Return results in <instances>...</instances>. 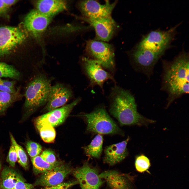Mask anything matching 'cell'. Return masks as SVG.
Segmentation results:
<instances>
[{"mask_svg":"<svg viewBox=\"0 0 189 189\" xmlns=\"http://www.w3.org/2000/svg\"><path fill=\"white\" fill-rule=\"evenodd\" d=\"M72 171L70 164L63 163L42 174L33 185L46 187L59 184Z\"/></svg>","mask_w":189,"mask_h":189,"instance_id":"8fae6325","label":"cell"},{"mask_svg":"<svg viewBox=\"0 0 189 189\" xmlns=\"http://www.w3.org/2000/svg\"><path fill=\"white\" fill-rule=\"evenodd\" d=\"M22 97L19 88L12 93L0 91V114L4 113L13 103L19 100Z\"/></svg>","mask_w":189,"mask_h":189,"instance_id":"44dd1931","label":"cell"},{"mask_svg":"<svg viewBox=\"0 0 189 189\" xmlns=\"http://www.w3.org/2000/svg\"><path fill=\"white\" fill-rule=\"evenodd\" d=\"M52 18L36 9L33 10L24 18L23 25L24 30L34 37H39L47 28Z\"/></svg>","mask_w":189,"mask_h":189,"instance_id":"30bf717a","label":"cell"},{"mask_svg":"<svg viewBox=\"0 0 189 189\" xmlns=\"http://www.w3.org/2000/svg\"><path fill=\"white\" fill-rule=\"evenodd\" d=\"M20 77L19 71L12 66L0 62V78L8 77L18 79Z\"/></svg>","mask_w":189,"mask_h":189,"instance_id":"d4e9b609","label":"cell"},{"mask_svg":"<svg viewBox=\"0 0 189 189\" xmlns=\"http://www.w3.org/2000/svg\"><path fill=\"white\" fill-rule=\"evenodd\" d=\"M85 19L94 28L98 40L107 41L111 38L116 24L111 16L95 18H85Z\"/></svg>","mask_w":189,"mask_h":189,"instance_id":"5bb4252c","label":"cell"},{"mask_svg":"<svg viewBox=\"0 0 189 189\" xmlns=\"http://www.w3.org/2000/svg\"><path fill=\"white\" fill-rule=\"evenodd\" d=\"M0 82L5 86L10 88L15 89L14 88L15 82L14 81L3 80L0 78Z\"/></svg>","mask_w":189,"mask_h":189,"instance_id":"4dcf8cb0","label":"cell"},{"mask_svg":"<svg viewBox=\"0 0 189 189\" xmlns=\"http://www.w3.org/2000/svg\"><path fill=\"white\" fill-rule=\"evenodd\" d=\"M25 147L28 153L31 158L39 155L42 151L41 145L33 141H28Z\"/></svg>","mask_w":189,"mask_h":189,"instance_id":"4316f807","label":"cell"},{"mask_svg":"<svg viewBox=\"0 0 189 189\" xmlns=\"http://www.w3.org/2000/svg\"><path fill=\"white\" fill-rule=\"evenodd\" d=\"M116 2L111 3L107 1L101 4L93 0L82 1L79 4L80 10L85 18H95L111 17Z\"/></svg>","mask_w":189,"mask_h":189,"instance_id":"7c38bea8","label":"cell"},{"mask_svg":"<svg viewBox=\"0 0 189 189\" xmlns=\"http://www.w3.org/2000/svg\"><path fill=\"white\" fill-rule=\"evenodd\" d=\"M11 144L13 145L16 152L18 162L25 170L29 168L28 159L27 154L23 148L16 142L13 135L10 134Z\"/></svg>","mask_w":189,"mask_h":189,"instance_id":"603a6c76","label":"cell"},{"mask_svg":"<svg viewBox=\"0 0 189 189\" xmlns=\"http://www.w3.org/2000/svg\"><path fill=\"white\" fill-rule=\"evenodd\" d=\"M179 25L178 24L166 30L158 29L150 32L143 36L136 46L163 55L170 47Z\"/></svg>","mask_w":189,"mask_h":189,"instance_id":"5b68a950","label":"cell"},{"mask_svg":"<svg viewBox=\"0 0 189 189\" xmlns=\"http://www.w3.org/2000/svg\"><path fill=\"white\" fill-rule=\"evenodd\" d=\"M84 69L91 82L102 88L103 85L109 80L114 81L111 75L103 68L97 61L86 57L83 59Z\"/></svg>","mask_w":189,"mask_h":189,"instance_id":"4fadbf2b","label":"cell"},{"mask_svg":"<svg viewBox=\"0 0 189 189\" xmlns=\"http://www.w3.org/2000/svg\"><path fill=\"white\" fill-rule=\"evenodd\" d=\"M40 156L44 160L50 164H54L57 161L54 153L49 150H44Z\"/></svg>","mask_w":189,"mask_h":189,"instance_id":"83f0119b","label":"cell"},{"mask_svg":"<svg viewBox=\"0 0 189 189\" xmlns=\"http://www.w3.org/2000/svg\"><path fill=\"white\" fill-rule=\"evenodd\" d=\"M31 160L33 173L36 175L43 174L64 163L62 161H58L50 164L44 160L39 155L31 158Z\"/></svg>","mask_w":189,"mask_h":189,"instance_id":"7402d4cb","label":"cell"},{"mask_svg":"<svg viewBox=\"0 0 189 189\" xmlns=\"http://www.w3.org/2000/svg\"><path fill=\"white\" fill-rule=\"evenodd\" d=\"M16 90L10 88L4 85L0 81V91L10 93L15 92Z\"/></svg>","mask_w":189,"mask_h":189,"instance_id":"d6a6232c","label":"cell"},{"mask_svg":"<svg viewBox=\"0 0 189 189\" xmlns=\"http://www.w3.org/2000/svg\"><path fill=\"white\" fill-rule=\"evenodd\" d=\"M189 55L182 51L174 60L163 63V88L168 94V106L174 100L189 92Z\"/></svg>","mask_w":189,"mask_h":189,"instance_id":"6da1fadb","label":"cell"},{"mask_svg":"<svg viewBox=\"0 0 189 189\" xmlns=\"http://www.w3.org/2000/svg\"><path fill=\"white\" fill-rule=\"evenodd\" d=\"M51 86L50 80L41 75L29 83L24 94V107L27 112H32L47 103Z\"/></svg>","mask_w":189,"mask_h":189,"instance_id":"277c9868","label":"cell"},{"mask_svg":"<svg viewBox=\"0 0 189 189\" xmlns=\"http://www.w3.org/2000/svg\"><path fill=\"white\" fill-rule=\"evenodd\" d=\"M129 138L121 142L106 146L104 150L103 162L110 166L114 165L122 161L127 156V148Z\"/></svg>","mask_w":189,"mask_h":189,"instance_id":"e0dca14e","label":"cell"},{"mask_svg":"<svg viewBox=\"0 0 189 189\" xmlns=\"http://www.w3.org/2000/svg\"><path fill=\"white\" fill-rule=\"evenodd\" d=\"M27 36V32L19 27H0V57L10 54L25 41Z\"/></svg>","mask_w":189,"mask_h":189,"instance_id":"8992f818","label":"cell"},{"mask_svg":"<svg viewBox=\"0 0 189 189\" xmlns=\"http://www.w3.org/2000/svg\"><path fill=\"white\" fill-rule=\"evenodd\" d=\"M72 96L71 91L62 84L51 86L45 109L50 111L63 106Z\"/></svg>","mask_w":189,"mask_h":189,"instance_id":"9a60e30c","label":"cell"},{"mask_svg":"<svg viewBox=\"0 0 189 189\" xmlns=\"http://www.w3.org/2000/svg\"><path fill=\"white\" fill-rule=\"evenodd\" d=\"M78 184L77 180H73L54 186L45 187L44 189H69L73 186Z\"/></svg>","mask_w":189,"mask_h":189,"instance_id":"f546056e","label":"cell"},{"mask_svg":"<svg viewBox=\"0 0 189 189\" xmlns=\"http://www.w3.org/2000/svg\"><path fill=\"white\" fill-rule=\"evenodd\" d=\"M81 189H99L104 182L97 168L87 161L72 171Z\"/></svg>","mask_w":189,"mask_h":189,"instance_id":"ba28073f","label":"cell"},{"mask_svg":"<svg viewBox=\"0 0 189 189\" xmlns=\"http://www.w3.org/2000/svg\"><path fill=\"white\" fill-rule=\"evenodd\" d=\"M36 9L52 18L59 13L65 10L67 3L62 0H41L36 3Z\"/></svg>","mask_w":189,"mask_h":189,"instance_id":"d6986e66","label":"cell"},{"mask_svg":"<svg viewBox=\"0 0 189 189\" xmlns=\"http://www.w3.org/2000/svg\"><path fill=\"white\" fill-rule=\"evenodd\" d=\"M111 189H132L131 183L126 176L115 170H108L99 174Z\"/></svg>","mask_w":189,"mask_h":189,"instance_id":"ac0fdd59","label":"cell"},{"mask_svg":"<svg viewBox=\"0 0 189 189\" xmlns=\"http://www.w3.org/2000/svg\"><path fill=\"white\" fill-rule=\"evenodd\" d=\"M163 55L136 46L132 52V57L137 70L149 76L155 64Z\"/></svg>","mask_w":189,"mask_h":189,"instance_id":"9c48e42d","label":"cell"},{"mask_svg":"<svg viewBox=\"0 0 189 189\" xmlns=\"http://www.w3.org/2000/svg\"><path fill=\"white\" fill-rule=\"evenodd\" d=\"M86 49L103 67L108 69L114 67V53L110 45L103 41L91 40L86 43Z\"/></svg>","mask_w":189,"mask_h":189,"instance_id":"52a82bcc","label":"cell"},{"mask_svg":"<svg viewBox=\"0 0 189 189\" xmlns=\"http://www.w3.org/2000/svg\"><path fill=\"white\" fill-rule=\"evenodd\" d=\"M18 1L17 0H4V3L9 8L13 5L15 4Z\"/></svg>","mask_w":189,"mask_h":189,"instance_id":"836d02e7","label":"cell"},{"mask_svg":"<svg viewBox=\"0 0 189 189\" xmlns=\"http://www.w3.org/2000/svg\"><path fill=\"white\" fill-rule=\"evenodd\" d=\"M17 160L16 152L14 146L11 144L7 157V161L11 167H14Z\"/></svg>","mask_w":189,"mask_h":189,"instance_id":"f1b7e54d","label":"cell"},{"mask_svg":"<svg viewBox=\"0 0 189 189\" xmlns=\"http://www.w3.org/2000/svg\"><path fill=\"white\" fill-rule=\"evenodd\" d=\"M86 122V130L89 132L100 134L124 135L123 132L110 117L105 108H97L88 113L79 115Z\"/></svg>","mask_w":189,"mask_h":189,"instance_id":"3957f363","label":"cell"},{"mask_svg":"<svg viewBox=\"0 0 189 189\" xmlns=\"http://www.w3.org/2000/svg\"><path fill=\"white\" fill-rule=\"evenodd\" d=\"M43 140L45 142H54L56 137V133L54 127L48 124H45L37 129Z\"/></svg>","mask_w":189,"mask_h":189,"instance_id":"cb8c5ba5","label":"cell"},{"mask_svg":"<svg viewBox=\"0 0 189 189\" xmlns=\"http://www.w3.org/2000/svg\"><path fill=\"white\" fill-rule=\"evenodd\" d=\"M1 164L0 161V170H1Z\"/></svg>","mask_w":189,"mask_h":189,"instance_id":"e575fe53","label":"cell"},{"mask_svg":"<svg viewBox=\"0 0 189 189\" xmlns=\"http://www.w3.org/2000/svg\"><path fill=\"white\" fill-rule=\"evenodd\" d=\"M135 165L138 171L143 173L148 171L151 166V164L147 157L143 154H141L136 157Z\"/></svg>","mask_w":189,"mask_h":189,"instance_id":"484cf974","label":"cell"},{"mask_svg":"<svg viewBox=\"0 0 189 189\" xmlns=\"http://www.w3.org/2000/svg\"><path fill=\"white\" fill-rule=\"evenodd\" d=\"M9 8L5 4L4 0H0V15L5 14Z\"/></svg>","mask_w":189,"mask_h":189,"instance_id":"1f68e13d","label":"cell"},{"mask_svg":"<svg viewBox=\"0 0 189 189\" xmlns=\"http://www.w3.org/2000/svg\"><path fill=\"white\" fill-rule=\"evenodd\" d=\"M111 96L109 112L121 125H147L154 122L138 112L134 98L128 91L116 87Z\"/></svg>","mask_w":189,"mask_h":189,"instance_id":"7a4b0ae2","label":"cell"},{"mask_svg":"<svg viewBox=\"0 0 189 189\" xmlns=\"http://www.w3.org/2000/svg\"><path fill=\"white\" fill-rule=\"evenodd\" d=\"M103 138L102 135L98 134L88 145L84 146L83 149L86 155L90 157L99 159L103 150Z\"/></svg>","mask_w":189,"mask_h":189,"instance_id":"ffe728a7","label":"cell"},{"mask_svg":"<svg viewBox=\"0 0 189 189\" xmlns=\"http://www.w3.org/2000/svg\"><path fill=\"white\" fill-rule=\"evenodd\" d=\"M1 180L3 189H34L33 185L26 182L19 173L9 168L3 170Z\"/></svg>","mask_w":189,"mask_h":189,"instance_id":"2e32d148","label":"cell"}]
</instances>
